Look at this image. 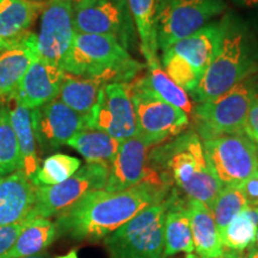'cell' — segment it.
I'll list each match as a JSON object with an SVG mask.
<instances>
[{"label":"cell","instance_id":"38","mask_svg":"<svg viewBox=\"0 0 258 258\" xmlns=\"http://www.w3.org/2000/svg\"><path fill=\"white\" fill-rule=\"evenodd\" d=\"M222 258H246L243 252H237V251H231V250H226L224 251V256Z\"/></svg>","mask_w":258,"mask_h":258},{"label":"cell","instance_id":"42","mask_svg":"<svg viewBox=\"0 0 258 258\" xmlns=\"http://www.w3.org/2000/svg\"><path fill=\"white\" fill-rule=\"evenodd\" d=\"M185 258H201V257H199L198 254H195V253H188Z\"/></svg>","mask_w":258,"mask_h":258},{"label":"cell","instance_id":"14","mask_svg":"<svg viewBox=\"0 0 258 258\" xmlns=\"http://www.w3.org/2000/svg\"><path fill=\"white\" fill-rule=\"evenodd\" d=\"M73 8L69 0H49L41 14L37 50L40 59L61 69L72 47Z\"/></svg>","mask_w":258,"mask_h":258},{"label":"cell","instance_id":"12","mask_svg":"<svg viewBox=\"0 0 258 258\" xmlns=\"http://www.w3.org/2000/svg\"><path fill=\"white\" fill-rule=\"evenodd\" d=\"M153 147L139 135L122 141L109 167L104 190L121 191L144 183L171 188L150 165L148 158Z\"/></svg>","mask_w":258,"mask_h":258},{"label":"cell","instance_id":"44","mask_svg":"<svg viewBox=\"0 0 258 258\" xmlns=\"http://www.w3.org/2000/svg\"><path fill=\"white\" fill-rule=\"evenodd\" d=\"M25 258H48L46 256H40V254H36V256H31V257H25Z\"/></svg>","mask_w":258,"mask_h":258},{"label":"cell","instance_id":"4","mask_svg":"<svg viewBox=\"0 0 258 258\" xmlns=\"http://www.w3.org/2000/svg\"><path fill=\"white\" fill-rule=\"evenodd\" d=\"M144 69L128 50L106 35L74 34L69 55L63 61V72L84 78H95L105 84H129Z\"/></svg>","mask_w":258,"mask_h":258},{"label":"cell","instance_id":"30","mask_svg":"<svg viewBox=\"0 0 258 258\" xmlns=\"http://www.w3.org/2000/svg\"><path fill=\"white\" fill-rule=\"evenodd\" d=\"M82 166L78 158L56 153L44 159L34 179L35 186L56 185L72 177Z\"/></svg>","mask_w":258,"mask_h":258},{"label":"cell","instance_id":"24","mask_svg":"<svg viewBox=\"0 0 258 258\" xmlns=\"http://www.w3.org/2000/svg\"><path fill=\"white\" fill-rule=\"evenodd\" d=\"M105 84L99 79L84 78L64 72L56 98L80 115L88 116L95 108Z\"/></svg>","mask_w":258,"mask_h":258},{"label":"cell","instance_id":"20","mask_svg":"<svg viewBox=\"0 0 258 258\" xmlns=\"http://www.w3.org/2000/svg\"><path fill=\"white\" fill-rule=\"evenodd\" d=\"M47 3H34L28 0H0V38L16 46L29 34L42 14Z\"/></svg>","mask_w":258,"mask_h":258},{"label":"cell","instance_id":"7","mask_svg":"<svg viewBox=\"0 0 258 258\" xmlns=\"http://www.w3.org/2000/svg\"><path fill=\"white\" fill-rule=\"evenodd\" d=\"M226 0H156L157 44L161 51L225 12Z\"/></svg>","mask_w":258,"mask_h":258},{"label":"cell","instance_id":"1","mask_svg":"<svg viewBox=\"0 0 258 258\" xmlns=\"http://www.w3.org/2000/svg\"><path fill=\"white\" fill-rule=\"evenodd\" d=\"M171 188L139 184L121 191L95 190L56 215L57 235L98 241L150 206L165 200Z\"/></svg>","mask_w":258,"mask_h":258},{"label":"cell","instance_id":"16","mask_svg":"<svg viewBox=\"0 0 258 258\" xmlns=\"http://www.w3.org/2000/svg\"><path fill=\"white\" fill-rule=\"evenodd\" d=\"M64 72L56 64L37 59L30 64L17 91L9 99L32 110L55 99Z\"/></svg>","mask_w":258,"mask_h":258},{"label":"cell","instance_id":"2","mask_svg":"<svg viewBox=\"0 0 258 258\" xmlns=\"http://www.w3.org/2000/svg\"><path fill=\"white\" fill-rule=\"evenodd\" d=\"M148 160L167 185L175 183L189 200L212 209L222 186L209 166L198 133L186 132L158 145L151 150Z\"/></svg>","mask_w":258,"mask_h":258},{"label":"cell","instance_id":"34","mask_svg":"<svg viewBox=\"0 0 258 258\" xmlns=\"http://www.w3.org/2000/svg\"><path fill=\"white\" fill-rule=\"evenodd\" d=\"M245 135L252 140L258 148V93L254 91L251 96V103L245 124Z\"/></svg>","mask_w":258,"mask_h":258},{"label":"cell","instance_id":"33","mask_svg":"<svg viewBox=\"0 0 258 258\" xmlns=\"http://www.w3.org/2000/svg\"><path fill=\"white\" fill-rule=\"evenodd\" d=\"M35 218L36 217H35L34 213L31 212V214L29 215L28 218H25L24 220L18 221L12 225L2 226V227H0V258L11 249V246L18 238V235L21 234V232L24 230L25 226Z\"/></svg>","mask_w":258,"mask_h":258},{"label":"cell","instance_id":"3","mask_svg":"<svg viewBox=\"0 0 258 258\" xmlns=\"http://www.w3.org/2000/svg\"><path fill=\"white\" fill-rule=\"evenodd\" d=\"M221 25V40L214 59L190 92L198 103L218 98L258 69V47L247 25L233 12L222 16Z\"/></svg>","mask_w":258,"mask_h":258},{"label":"cell","instance_id":"43","mask_svg":"<svg viewBox=\"0 0 258 258\" xmlns=\"http://www.w3.org/2000/svg\"><path fill=\"white\" fill-rule=\"evenodd\" d=\"M28 2H34V3H48L49 0H28Z\"/></svg>","mask_w":258,"mask_h":258},{"label":"cell","instance_id":"41","mask_svg":"<svg viewBox=\"0 0 258 258\" xmlns=\"http://www.w3.org/2000/svg\"><path fill=\"white\" fill-rule=\"evenodd\" d=\"M9 48H11V46H10L9 43H6L5 41H3L2 38H0V51L9 49Z\"/></svg>","mask_w":258,"mask_h":258},{"label":"cell","instance_id":"45","mask_svg":"<svg viewBox=\"0 0 258 258\" xmlns=\"http://www.w3.org/2000/svg\"><path fill=\"white\" fill-rule=\"evenodd\" d=\"M256 243H257L256 246L258 247V230H257V234H256Z\"/></svg>","mask_w":258,"mask_h":258},{"label":"cell","instance_id":"11","mask_svg":"<svg viewBox=\"0 0 258 258\" xmlns=\"http://www.w3.org/2000/svg\"><path fill=\"white\" fill-rule=\"evenodd\" d=\"M73 23L78 34L111 36L125 50L133 46L137 35L127 0H95L73 10Z\"/></svg>","mask_w":258,"mask_h":258},{"label":"cell","instance_id":"21","mask_svg":"<svg viewBox=\"0 0 258 258\" xmlns=\"http://www.w3.org/2000/svg\"><path fill=\"white\" fill-rule=\"evenodd\" d=\"M164 240H165V258L179 252L191 253L194 243L188 202L180 199L177 190L171 189L170 205L166 211L165 226H164Z\"/></svg>","mask_w":258,"mask_h":258},{"label":"cell","instance_id":"5","mask_svg":"<svg viewBox=\"0 0 258 258\" xmlns=\"http://www.w3.org/2000/svg\"><path fill=\"white\" fill-rule=\"evenodd\" d=\"M169 205L170 194L105 237L104 245L110 257L165 258L164 226Z\"/></svg>","mask_w":258,"mask_h":258},{"label":"cell","instance_id":"19","mask_svg":"<svg viewBox=\"0 0 258 258\" xmlns=\"http://www.w3.org/2000/svg\"><path fill=\"white\" fill-rule=\"evenodd\" d=\"M40 59L37 36L29 32L16 46L0 51V98L9 101L35 60Z\"/></svg>","mask_w":258,"mask_h":258},{"label":"cell","instance_id":"13","mask_svg":"<svg viewBox=\"0 0 258 258\" xmlns=\"http://www.w3.org/2000/svg\"><path fill=\"white\" fill-rule=\"evenodd\" d=\"M88 128L101 131L121 143L137 137V120L128 84L111 83L103 86L89 115Z\"/></svg>","mask_w":258,"mask_h":258},{"label":"cell","instance_id":"32","mask_svg":"<svg viewBox=\"0 0 258 258\" xmlns=\"http://www.w3.org/2000/svg\"><path fill=\"white\" fill-rule=\"evenodd\" d=\"M258 226L241 212L220 234L222 245L227 250L243 252L256 241Z\"/></svg>","mask_w":258,"mask_h":258},{"label":"cell","instance_id":"22","mask_svg":"<svg viewBox=\"0 0 258 258\" xmlns=\"http://www.w3.org/2000/svg\"><path fill=\"white\" fill-rule=\"evenodd\" d=\"M194 249L201 258H222L224 245L214 218L207 206L196 200L188 201Z\"/></svg>","mask_w":258,"mask_h":258},{"label":"cell","instance_id":"8","mask_svg":"<svg viewBox=\"0 0 258 258\" xmlns=\"http://www.w3.org/2000/svg\"><path fill=\"white\" fill-rule=\"evenodd\" d=\"M252 92L250 84L241 82L213 101L198 103L192 111L201 140L245 134Z\"/></svg>","mask_w":258,"mask_h":258},{"label":"cell","instance_id":"6","mask_svg":"<svg viewBox=\"0 0 258 258\" xmlns=\"http://www.w3.org/2000/svg\"><path fill=\"white\" fill-rule=\"evenodd\" d=\"M128 86L138 135L148 144L156 147L178 137L188 128L189 115L163 101L151 89L146 76L137 77Z\"/></svg>","mask_w":258,"mask_h":258},{"label":"cell","instance_id":"31","mask_svg":"<svg viewBox=\"0 0 258 258\" xmlns=\"http://www.w3.org/2000/svg\"><path fill=\"white\" fill-rule=\"evenodd\" d=\"M247 207L239 186H222L212 207V214L219 233H222L228 224Z\"/></svg>","mask_w":258,"mask_h":258},{"label":"cell","instance_id":"35","mask_svg":"<svg viewBox=\"0 0 258 258\" xmlns=\"http://www.w3.org/2000/svg\"><path fill=\"white\" fill-rule=\"evenodd\" d=\"M239 189L246 200L247 207L258 208V173L251 176L244 183H241Z\"/></svg>","mask_w":258,"mask_h":258},{"label":"cell","instance_id":"10","mask_svg":"<svg viewBox=\"0 0 258 258\" xmlns=\"http://www.w3.org/2000/svg\"><path fill=\"white\" fill-rule=\"evenodd\" d=\"M109 167V164L88 163L60 184L36 186V201L32 208L34 215L46 219L56 217L86 194L104 189Z\"/></svg>","mask_w":258,"mask_h":258},{"label":"cell","instance_id":"46","mask_svg":"<svg viewBox=\"0 0 258 258\" xmlns=\"http://www.w3.org/2000/svg\"><path fill=\"white\" fill-rule=\"evenodd\" d=\"M0 179H2V177H0Z\"/></svg>","mask_w":258,"mask_h":258},{"label":"cell","instance_id":"9","mask_svg":"<svg viewBox=\"0 0 258 258\" xmlns=\"http://www.w3.org/2000/svg\"><path fill=\"white\" fill-rule=\"evenodd\" d=\"M203 151L221 186H239L258 173V148L245 134L202 140Z\"/></svg>","mask_w":258,"mask_h":258},{"label":"cell","instance_id":"17","mask_svg":"<svg viewBox=\"0 0 258 258\" xmlns=\"http://www.w3.org/2000/svg\"><path fill=\"white\" fill-rule=\"evenodd\" d=\"M221 32V19L211 22L190 36L173 43L166 50L178 56L202 79L217 53Z\"/></svg>","mask_w":258,"mask_h":258},{"label":"cell","instance_id":"39","mask_svg":"<svg viewBox=\"0 0 258 258\" xmlns=\"http://www.w3.org/2000/svg\"><path fill=\"white\" fill-rule=\"evenodd\" d=\"M246 258H258V247L254 245H251L250 247L246 249V253H245Z\"/></svg>","mask_w":258,"mask_h":258},{"label":"cell","instance_id":"37","mask_svg":"<svg viewBox=\"0 0 258 258\" xmlns=\"http://www.w3.org/2000/svg\"><path fill=\"white\" fill-rule=\"evenodd\" d=\"M69 2L71 3V5H72L73 10H77L79 8H82V6H85L90 4V3L95 2V0H69Z\"/></svg>","mask_w":258,"mask_h":258},{"label":"cell","instance_id":"40","mask_svg":"<svg viewBox=\"0 0 258 258\" xmlns=\"http://www.w3.org/2000/svg\"><path fill=\"white\" fill-rule=\"evenodd\" d=\"M56 258H79V257H78V252H77V250H71L70 252H67L66 254H62V256H57Z\"/></svg>","mask_w":258,"mask_h":258},{"label":"cell","instance_id":"18","mask_svg":"<svg viewBox=\"0 0 258 258\" xmlns=\"http://www.w3.org/2000/svg\"><path fill=\"white\" fill-rule=\"evenodd\" d=\"M36 201V186L22 172L16 171L0 179V227L24 220Z\"/></svg>","mask_w":258,"mask_h":258},{"label":"cell","instance_id":"36","mask_svg":"<svg viewBox=\"0 0 258 258\" xmlns=\"http://www.w3.org/2000/svg\"><path fill=\"white\" fill-rule=\"evenodd\" d=\"M238 6H243V8H253L258 6V0H233Z\"/></svg>","mask_w":258,"mask_h":258},{"label":"cell","instance_id":"29","mask_svg":"<svg viewBox=\"0 0 258 258\" xmlns=\"http://www.w3.org/2000/svg\"><path fill=\"white\" fill-rule=\"evenodd\" d=\"M21 170L19 148L8 105H0V177Z\"/></svg>","mask_w":258,"mask_h":258},{"label":"cell","instance_id":"25","mask_svg":"<svg viewBox=\"0 0 258 258\" xmlns=\"http://www.w3.org/2000/svg\"><path fill=\"white\" fill-rule=\"evenodd\" d=\"M55 222L46 218H35L25 226L8 252L2 258H25L36 256L56 239Z\"/></svg>","mask_w":258,"mask_h":258},{"label":"cell","instance_id":"28","mask_svg":"<svg viewBox=\"0 0 258 258\" xmlns=\"http://www.w3.org/2000/svg\"><path fill=\"white\" fill-rule=\"evenodd\" d=\"M148 74L146 76L147 82L150 84L151 89L160 97L163 101L169 104L176 106L186 114L192 112V104L190 102L188 93L184 90L180 89L169 78L165 71L161 67L159 59H153L147 61Z\"/></svg>","mask_w":258,"mask_h":258},{"label":"cell","instance_id":"27","mask_svg":"<svg viewBox=\"0 0 258 258\" xmlns=\"http://www.w3.org/2000/svg\"><path fill=\"white\" fill-rule=\"evenodd\" d=\"M129 11L137 29L140 49L146 61L157 59V35L154 17L156 0H127Z\"/></svg>","mask_w":258,"mask_h":258},{"label":"cell","instance_id":"15","mask_svg":"<svg viewBox=\"0 0 258 258\" xmlns=\"http://www.w3.org/2000/svg\"><path fill=\"white\" fill-rule=\"evenodd\" d=\"M36 143L43 151L59 148L78 132L88 128L89 115H80L55 98L31 110Z\"/></svg>","mask_w":258,"mask_h":258},{"label":"cell","instance_id":"23","mask_svg":"<svg viewBox=\"0 0 258 258\" xmlns=\"http://www.w3.org/2000/svg\"><path fill=\"white\" fill-rule=\"evenodd\" d=\"M8 108L16 137H17L21 171L31 182H34L35 176L40 169V160L37 157L36 138H35L34 128H32L31 110L17 104L14 101H9Z\"/></svg>","mask_w":258,"mask_h":258},{"label":"cell","instance_id":"26","mask_svg":"<svg viewBox=\"0 0 258 258\" xmlns=\"http://www.w3.org/2000/svg\"><path fill=\"white\" fill-rule=\"evenodd\" d=\"M67 145L82 154L86 163L110 165L120 148L121 141L101 131L86 128L71 138Z\"/></svg>","mask_w":258,"mask_h":258}]
</instances>
